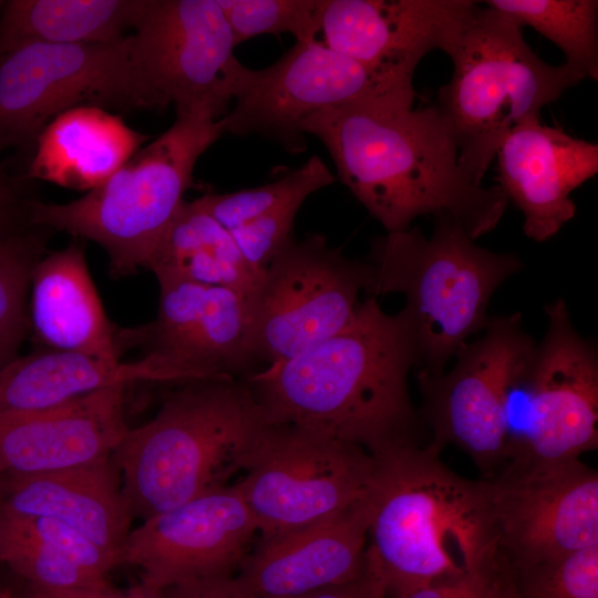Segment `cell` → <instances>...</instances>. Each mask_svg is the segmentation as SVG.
<instances>
[{"label":"cell","instance_id":"cell-1","mask_svg":"<svg viewBox=\"0 0 598 598\" xmlns=\"http://www.w3.org/2000/svg\"><path fill=\"white\" fill-rule=\"evenodd\" d=\"M413 319L360 302L338 333L246 378L269 423L355 444L372 456L422 444L425 429L409 392L417 364Z\"/></svg>","mask_w":598,"mask_h":598},{"label":"cell","instance_id":"cell-2","mask_svg":"<svg viewBox=\"0 0 598 598\" xmlns=\"http://www.w3.org/2000/svg\"><path fill=\"white\" fill-rule=\"evenodd\" d=\"M328 150L338 178L388 233L423 215L452 217L474 240L501 221L508 200L458 164L454 136L436 105H353L302 124Z\"/></svg>","mask_w":598,"mask_h":598},{"label":"cell","instance_id":"cell-3","mask_svg":"<svg viewBox=\"0 0 598 598\" xmlns=\"http://www.w3.org/2000/svg\"><path fill=\"white\" fill-rule=\"evenodd\" d=\"M432 443L379 456L367 501V560L389 597L501 559L487 481L460 476Z\"/></svg>","mask_w":598,"mask_h":598},{"label":"cell","instance_id":"cell-4","mask_svg":"<svg viewBox=\"0 0 598 598\" xmlns=\"http://www.w3.org/2000/svg\"><path fill=\"white\" fill-rule=\"evenodd\" d=\"M114 453L132 518L145 520L247 472L269 425L247 381L179 383Z\"/></svg>","mask_w":598,"mask_h":598},{"label":"cell","instance_id":"cell-5","mask_svg":"<svg viewBox=\"0 0 598 598\" xmlns=\"http://www.w3.org/2000/svg\"><path fill=\"white\" fill-rule=\"evenodd\" d=\"M221 135V121L209 107H178L171 127L103 185L65 204L28 202L30 224L94 241L115 277L147 269L185 202L197 159Z\"/></svg>","mask_w":598,"mask_h":598},{"label":"cell","instance_id":"cell-6","mask_svg":"<svg viewBox=\"0 0 598 598\" xmlns=\"http://www.w3.org/2000/svg\"><path fill=\"white\" fill-rule=\"evenodd\" d=\"M432 235L419 227L371 240L368 295L403 293L417 342L416 373L440 374L470 337L481 333L498 287L523 269L513 252L475 240L450 216H434Z\"/></svg>","mask_w":598,"mask_h":598},{"label":"cell","instance_id":"cell-7","mask_svg":"<svg viewBox=\"0 0 598 598\" xmlns=\"http://www.w3.org/2000/svg\"><path fill=\"white\" fill-rule=\"evenodd\" d=\"M451 80L437 109L454 136L458 164L482 179L506 136L586 79L567 63L551 65L527 44L522 28L489 7L477 8L448 54Z\"/></svg>","mask_w":598,"mask_h":598},{"label":"cell","instance_id":"cell-8","mask_svg":"<svg viewBox=\"0 0 598 598\" xmlns=\"http://www.w3.org/2000/svg\"><path fill=\"white\" fill-rule=\"evenodd\" d=\"M412 79L371 68L322 41L296 42L267 68L239 64L235 104L220 118L223 131L258 135L296 155L307 148L302 124L320 112L353 105L412 107Z\"/></svg>","mask_w":598,"mask_h":598},{"label":"cell","instance_id":"cell-9","mask_svg":"<svg viewBox=\"0 0 598 598\" xmlns=\"http://www.w3.org/2000/svg\"><path fill=\"white\" fill-rule=\"evenodd\" d=\"M371 282L367 260L346 257L319 234L292 236L245 297L254 364L283 362L338 333Z\"/></svg>","mask_w":598,"mask_h":598},{"label":"cell","instance_id":"cell-10","mask_svg":"<svg viewBox=\"0 0 598 598\" xmlns=\"http://www.w3.org/2000/svg\"><path fill=\"white\" fill-rule=\"evenodd\" d=\"M374 457L309 429L269 423L237 485L260 538L341 515L367 503Z\"/></svg>","mask_w":598,"mask_h":598},{"label":"cell","instance_id":"cell-11","mask_svg":"<svg viewBox=\"0 0 598 598\" xmlns=\"http://www.w3.org/2000/svg\"><path fill=\"white\" fill-rule=\"evenodd\" d=\"M547 329L516 371L508 404L519 402L507 461L580 458L598 447V352L574 327L558 298L546 305ZM507 404V406H508Z\"/></svg>","mask_w":598,"mask_h":598},{"label":"cell","instance_id":"cell-12","mask_svg":"<svg viewBox=\"0 0 598 598\" xmlns=\"http://www.w3.org/2000/svg\"><path fill=\"white\" fill-rule=\"evenodd\" d=\"M535 343L519 312L492 316L480 337L457 350L450 371L416 373L430 443L458 447L483 478L495 476L508 457L509 386Z\"/></svg>","mask_w":598,"mask_h":598},{"label":"cell","instance_id":"cell-13","mask_svg":"<svg viewBox=\"0 0 598 598\" xmlns=\"http://www.w3.org/2000/svg\"><path fill=\"white\" fill-rule=\"evenodd\" d=\"M218 0H146L131 59L142 109L208 106L221 118L240 62Z\"/></svg>","mask_w":598,"mask_h":598},{"label":"cell","instance_id":"cell-14","mask_svg":"<svg viewBox=\"0 0 598 598\" xmlns=\"http://www.w3.org/2000/svg\"><path fill=\"white\" fill-rule=\"evenodd\" d=\"M78 106L142 109L125 38L93 44L22 43L0 54V142H35Z\"/></svg>","mask_w":598,"mask_h":598},{"label":"cell","instance_id":"cell-15","mask_svg":"<svg viewBox=\"0 0 598 598\" xmlns=\"http://www.w3.org/2000/svg\"><path fill=\"white\" fill-rule=\"evenodd\" d=\"M484 480L497 547L509 567L598 544V473L580 458L508 461Z\"/></svg>","mask_w":598,"mask_h":598},{"label":"cell","instance_id":"cell-16","mask_svg":"<svg viewBox=\"0 0 598 598\" xmlns=\"http://www.w3.org/2000/svg\"><path fill=\"white\" fill-rule=\"evenodd\" d=\"M256 533L236 483L142 520L128 535L124 564L138 567L141 584L156 590L234 575Z\"/></svg>","mask_w":598,"mask_h":598},{"label":"cell","instance_id":"cell-17","mask_svg":"<svg viewBox=\"0 0 598 598\" xmlns=\"http://www.w3.org/2000/svg\"><path fill=\"white\" fill-rule=\"evenodd\" d=\"M159 292L157 317L137 329V342L179 383L236 378L255 367L245 296L186 280L165 282Z\"/></svg>","mask_w":598,"mask_h":598},{"label":"cell","instance_id":"cell-18","mask_svg":"<svg viewBox=\"0 0 598 598\" xmlns=\"http://www.w3.org/2000/svg\"><path fill=\"white\" fill-rule=\"evenodd\" d=\"M477 8L472 0H323L320 33L351 59L413 78L430 51L451 53Z\"/></svg>","mask_w":598,"mask_h":598},{"label":"cell","instance_id":"cell-19","mask_svg":"<svg viewBox=\"0 0 598 598\" xmlns=\"http://www.w3.org/2000/svg\"><path fill=\"white\" fill-rule=\"evenodd\" d=\"M126 385L37 410L0 411V475L58 471L111 456L130 427Z\"/></svg>","mask_w":598,"mask_h":598},{"label":"cell","instance_id":"cell-20","mask_svg":"<svg viewBox=\"0 0 598 598\" xmlns=\"http://www.w3.org/2000/svg\"><path fill=\"white\" fill-rule=\"evenodd\" d=\"M498 186L535 241L555 236L576 214L570 194L598 172V145L539 117L517 125L497 151Z\"/></svg>","mask_w":598,"mask_h":598},{"label":"cell","instance_id":"cell-21","mask_svg":"<svg viewBox=\"0 0 598 598\" xmlns=\"http://www.w3.org/2000/svg\"><path fill=\"white\" fill-rule=\"evenodd\" d=\"M367 503L330 519L260 538L236 575L256 598H297L358 577L367 566Z\"/></svg>","mask_w":598,"mask_h":598},{"label":"cell","instance_id":"cell-22","mask_svg":"<svg viewBox=\"0 0 598 598\" xmlns=\"http://www.w3.org/2000/svg\"><path fill=\"white\" fill-rule=\"evenodd\" d=\"M0 513L61 522L124 564L133 518L112 455L58 471L0 475Z\"/></svg>","mask_w":598,"mask_h":598},{"label":"cell","instance_id":"cell-23","mask_svg":"<svg viewBox=\"0 0 598 598\" xmlns=\"http://www.w3.org/2000/svg\"><path fill=\"white\" fill-rule=\"evenodd\" d=\"M30 288L32 328L47 349L121 360V334L106 316L82 246L71 243L43 256Z\"/></svg>","mask_w":598,"mask_h":598},{"label":"cell","instance_id":"cell-24","mask_svg":"<svg viewBox=\"0 0 598 598\" xmlns=\"http://www.w3.org/2000/svg\"><path fill=\"white\" fill-rule=\"evenodd\" d=\"M147 138L107 110L78 106L39 134L28 177L87 193L103 185Z\"/></svg>","mask_w":598,"mask_h":598},{"label":"cell","instance_id":"cell-25","mask_svg":"<svg viewBox=\"0 0 598 598\" xmlns=\"http://www.w3.org/2000/svg\"><path fill=\"white\" fill-rule=\"evenodd\" d=\"M138 381L174 383L150 355L123 362L47 349L14 358L0 368V411L44 409L106 386Z\"/></svg>","mask_w":598,"mask_h":598},{"label":"cell","instance_id":"cell-26","mask_svg":"<svg viewBox=\"0 0 598 598\" xmlns=\"http://www.w3.org/2000/svg\"><path fill=\"white\" fill-rule=\"evenodd\" d=\"M0 561L28 588L68 590L106 582L120 560L72 527L48 517L0 513Z\"/></svg>","mask_w":598,"mask_h":598},{"label":"cell","instance_id":"cell-27","mask_svg":"<svg viewBox=\"0 0 598 598\" xmlns=\"http://www.w3.org/2000/svg\"><path fill=\"white\" fill-rule=\"evenodd\" d=\"M147 269L158 282L187 280L227 287L245 297L262 275L248 265L230 233L196 200L183 203Z\"/></svg>","mask_w":598,"mask_h":598},{"label":"cell","instance_id":"cell-28","mask_svg":"<svg viewBox=\"0 0 598 598\" xmlns=\"http://www.w3.org/2000/svg\"><path fill=\"white\" fill-rule=\"evenodd\" d=\"M146 0H11L0 13V54L22 43L93 44L133 30Z\"/></svg>","mask_w":598,"mask_h":598},{"label":"cell","instance_id":"cell-29","mask_svg":"<svg viewBox=\"0 0 598 598\" xmlns=\"http://www.w3.org/2000/svg\"><path fill=\"white\" fill-rule=\"evenodd\" d=\"M487 7L555 43L585 78L598 79V1L488 0Z\"/></svg>","mask_w":598,"mask_h":598},{"label":"cell","instance_id":"cell-30","mask_svg":"<svg viewBox=\"0 0 598 598\" xmlns=\"http://www.w3.org/2000/svg\"><path fill=\"white\" fill-rule=\"evenodd\" d=\"M334 181L329 167L315 155L275 182L233 193L206 194L195 200L218 224L231 231L293 197H308Z\"/></svg>","mask_w":598,"mask_h":598},{"label":"cell","instance_id":"cell-31","mask_svg":"<svg viewBox=\"0 0 598 598\" xmlns=\"http://www.w3.org/2000/svg\"><path fill=\"white\" fill-rule=\"evenodd\" d=\"M43 252L40 233H18L0 240V368L14 359L22 341L27 293Z\"/></svg>","mask_w":598,"mask_h":598},{"label":"cell","instance_id":"cell-32","mask_svg":"<svg viewBox=\"0 0 598 598\" xmlns=\"http://www.w3.org/2000/svg\"><path fill=\"white\" fill-rule=\"evenodd\" d=\"M235 45L260 34L291 33L297 42L317 40L323 0H218Z\"/></svg>","mask_w":598,"mask_h":598},{"label":"cell","instance_id":"cell-33","mask_svg":"<svg viewBox=\"0 0 598 598\" xmlns=\"http://www.w3.org/2000/svg\"><path fill=\"white\" fill-rule=\"evenodd\" d=\"M509 571L518 598H598V544Z\"/></svg>","mask_w":598,"mask_h":598},{"label":"cell","instance_id":"cell-34","mask_svg":"<svg viewBox=\"0 0 598 598\" xmlns=\"http://www.w3.org/2000/svg\"><path fill=\"white\" fill-rule=\"evenodd\" d=\"M306 198L293 197L261 217L229 231L254 270L262 274L292 237L295 217Z\"/></svg>","mask_w":598,"mask_h":598},{"label":"cell","instance_id":"cell-35","mask_svg":"<svg viewBox=\"0 0 598 598\" xmlns=\"http://www.w3.org/2000/svg\"><path fill=\"white\" fill-rule=\"evenodd\" d=\"M499 567L501 560L491 574H465L442 579L389 598H496Z\"/></svg>","mask_w":598,"mask_h":598},{"label":"cell","instance_id":"cell-36","mask_svg":"<svg viewBox=\"0 0 598 598\" xmlns=\"http://www.w3.org/2000/svg\"><path fill=\"white\" fill-rule=\"evenodd\" d=\"M164 592L166 598H256L236 575L193 579Z\"/></svg>","mask_w":598,"mask_h":598},{"label":"cell","instance_id":"cell-37","mask_svg":"<svg viewBox=\"0 0 598 598\" xmlns=\"http://www.w3.org/2000/svg\"><path fill=\"white\" fill-rule=\"evenodd\" d=\"M41 598H166L164 590H156L140 584L126 591L117 590L106 581L104 584L68 590H38L28 588Z\"/></svg>","mask_w":598,"mask_h":598},{"label":"cell","instance_id":"cell-38","mask_svg":"<svg viewBox=\"0 0 598 598\" xmlns=\"http://www.w3.org/2000/svg\"><path fill=\"white\" fill-rule=\"evenodd\" d=\"M297 598H389L383 584L368 565L355 578Z\"/></svg>","mask_w":598,"mask_h":598},{"label":"cell","instance_id":"cell-39","mask_svg":"<svg viewBox=\"0 0 598 598\" xmlns=\"http://www.w3.org/2000/svg\"><path fill=\"white\" fill-rule=\"evenodd\" d=\"M18 208L19 202L0 200V240L18 234L14 230Z\"/></svg>","mask_w":598,"mask_h":598},{"label":"cell","instance_id":"cell-40","mask_svg":"<svg viewBox=\"0 0 598 598\" xmlns=\"http://www.w3.org/2000/svg\"><path fill=\"white\" fill-rule=\"evenodd\" d=\"M503 563L497 576L496 598H518L512 582L509 567L506 561Z\"/></svg>","mask_w":598,"mask_h":598},{"label":"cell","instance_id":"cell-41","mask_svg":"<svg viewBox=\"0 0 598 598\" xmlns=\"http://www.w3.org/2000/svg\"><path fill=\"white\" fill-rule=\"evenodd\" d=\"M6 145L0 142V151ZM0 200L4 202H17V193L14 190L13 184L10 181L9 176L4 172L3 165L0 162Z\"/></svg>","mask_w":598,"mask_h":598},{"label":"cell","instance_id":"cell-42","mask_svg":"<svg viewBox=\"0 0 598 598\" xmlns=\"http://www.w3.org/2000/svg\"><path fill=\"white\" fill-rule=\"evenodd\" d=\"M0 598H11L9 594H7L0 586Z\"/></svg>","mask_w":598,"mask_h":598},{"label":"cell","instance_id":"cell-43","mask_svg":"<svg viewBox=\"0 0 598 598\" xmlns=\"http://www.w3.org/2000/svg\"><path fill=\"white\" fill-rule=\"evenodd\" d=\"M11 598H12V597H11ZM25 598H41V597H39V596H37V595H34V594L28 591Z\"/></svg>","mask_w":598,"mask_h":598},{"label":"cell","instance_id":"cell-44","mask_svg":"<svg viewBox=\"0 0 598 598\" xmlns=\"http://www.w3.org/2000/svg\"><path fill=\"white\" fill-rule=\"evenodd\" d=\"M4 3H6L4 1H0V13H1L3 7H4Z\"/></svg>","mask_w":598,"mask_h":598}]
</instances>
